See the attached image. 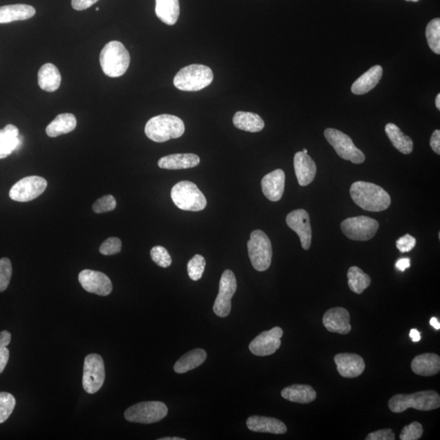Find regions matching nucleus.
<instances>
[{"label": "nucleus", "instance_id": "obj_35", "mask_svg": "<svg viewBox=\"0 0 440 440\" xmlns=\"http://www.w3.org/2000/svg\"><path fill=\"white\" fill-rule=\"evenodd\" d=\"M426 36L428 39L430 49L435 54H440V19H435L430 21L426 30Z\"/></svg>", "mask_w": 440, "mask_h": 440}, {"label": "nucleus", "instance_id": "obj_11", "mask_svg": "<svg viewBox=\"0 0 440 440\" xmlns=\"http://www.w3.org/2000/svg\"><path fill=\"white\" fill-rule=\"evenodd\" d=\"M104 379V369L102 357L98 354H90L86 356L82 375V386L86 393L95 394L101 390Z\"/></svg>", "mask_w": 440, "mask_h": 440}, {"label": "nucleus", "instance_id": "obj_17", "mask_svg": "<svg viewBox=\"0 0 440 440\" xmlns=\"http://www.w3.org/2000/svg\"><path fill=\"white\" fill-rule=\"evenodd\" d=\"M338 372L343 378H355L361 375L365 369L362 357L353 353H341L334 356Z\"/></svg>", "mask_w": 440, "mask_h": 440}, {"label": "nucleus", "instance_id": "obj_19", "mask_svg": "<svg viewBox=\"0 0 440 440\" xmlns=\"http://www.w3.org/2000/svg\"><path fill=\"white\" fill-rule=\"evenodd\" d=\"M285 184V172L281 169L268 173L261 181V186H262L265 197L272 202L280 201L283 194H284Z\"/></svg>", "mask_w": 440, "mask_h": 440}, {"label": "nucleus", "instance_id": "obj_10", "mask_svg": "<svg viewBox=\"0 0 440 440\" xmlns=\"http://www.w3.org/2000/svg\"><path fill=\"white\" fill-rule=\"evenodd\" d=\"M378 229V222L367 216L348 218L341 224L344 235L353 241H369L375 236Z\"/></svg>", "mask_w": 440, "mask_h": 440}, {"label": "nucleus", "instance_id": "obj_30", "mask_svg": "<svg viewBox=\"0 0 440 440\" xmlns=\"http://www.w3.org/2000/svg\"><path fill=\"white\" fill-rule=\"evenodd\" d=\"M180 12L178 0H156V15L165 24L175 25L180 16Z\"/></svg>", "mask_w": 440, "mask_h": 440}, {"label": "nucleus", "instance_id": "obj_14", "mask_svg": "<svg viewBox=\"0 0 440 440\" xmlns=\"http://www.w3.org/2000/svg\"><path fill=\"white\" fill-rule=\"evenodd\" d=\"M283 330L275 327L261 333L250 343V351L258 356H267L274 354L281 345V338Z\"/></svg>", "mask_w": 440, "mask_h": 440}, {"label": "nucleus", "instance_id": "obj_53", "mask_svg": "<svg viewBox=\"0 0 440 440\" xmlns=\"http://www.w3.org/2000/svg\"><path fill=\"white\" fill-rule=\"evenodd\" d=\"M159 440H185V439L183 438H178V437H165V438H162L159 439Z\"/></svg>", "mask_w": 440, "mask_h": 440}, {"label": "nucleus", "instance_id": "obj_50", "mask_svg": "<svg viewBox=\"0 0 440 440\" xmlns=\"http://www.w3.org/2000/svg\"><path fill=\"white\" fill-rule=\"evenodd\" d=\"M410 338L413 340V342H419L421 340V334L419 332H418L417 329H413L410 330Z\"/></svg>", "mask_w": 440, "mask_h": 440}, {"label": "nucleus", "instance_id": "obj_55", "mask_svg": "<svg viewBox=\"0 0 440 440\" xmlns=\"http://www.w3.org/2000/svg\"><path fill=\"white\" fill-rule=\"evenodd\" d=\"M303 152H304V154H308V150L306 149H303Z\"/></svg>", "mask_w": 440, "mask_h": 440}, {"label": "nucleus", "instance_id": "obj_18", "mask_svg": "<svg viewBox=\"0 0 440 440\" xmlns=\"http://www.w3.org/2000/svg\"><path fill=\"white\" fill-rule=\"evenodd\" d=\"M350 314L343 308H331L325 313L323 324L329 332L347 334L351 332Z\"/></svg>", "mask_w": 440, "mask_h": 440}, {"label": "nucleus", "instance_id": "obj_26", "mask_svg": "<svg viewBox=\"0 0 440 440\" xmlns=\"http://www.w3.org/2000/svg\"><path fill=\"white\" fill-rule=\"evenodd\" d=\"M38 82L39 88L42 90L54 93L60 88L62 76L56 65L47 63L39 69Z\"/></svg>", "mask_w": 440, "mask_h": 440}, {"label": "nucleus", "instance_id": "obj_39", "mask_svg": "<svg viewBox=\"0 0 440 440\" xmlns=\"http://www.w3.org/2000/svg\"><path fill=\"white\" fill-rule=\"evenodd\" d=\"M12 273L10 259L3 258L0 259V293L5 291L10 286Z\"/></svg>", "mask_w": 440, "mask_h": 440}, {"label": "nucleus", "instance_id": "obj_22", "mask_svg": "<svg viewBox=\"0 0 440 440\" xmlns=\"http://www.w3.org/2000/svg\"><path fill=\"white\" fill-rule=\"evenodd\" d=\"M413 372L417 375L430 377L437 375L440 370V357L434 353H426L413 360Z\"/></svg>", "mask_w": 440, "mask_h": 440}, {"label": "nucleus", "instance_id": "obj_7", "mask_svg": "<svg viewBox=\"0 0 440 440\" xmlns=\"http://www.w3.org/2000/svg\"><path fill=\"white\" fill-rule=\"evenodd\" d=\"M247 249L253 268L259 272L269 268L272 264L273 247L267 234L261 230L253 231L247 242Z\"/></svg>", "mask_w": 440, "mask_h": 440}, {"label": "nucleus", "instance_id": "obj_5", "mask_svg": "<svg viewBox=\"0 0 440 440\" xmlns=\"http://www.w3.org/2000/svg\"><path fill=\"white\" fill-rule=\"evenodd\" d=\"M214 80V75L207 65L194 64L181 69L174 78V85L178 90L198 91L206 89Z\"/></svg>", "mask_w": 440, "mask_h": 440}, {"label": "nucleus", "instance_id": "obj_20", "mask_svg": "<svg viewBox=\"0 0 440 440\" xmlns=\"http://www.w3.org/2000/svg\"><path fill=\"white\" fill-rule=\"evenodd\" d=\"M294 165L296 177L299 185L308 186L314 181L316 165L314 161L308 154L298 152L294 155Z\"/></svg>", "mask_w": 440, "mask_h": 440}, {"label": "nucleus", "instance_id": "obj_33", "mask_svg": "<svg viewBox=\"0 0 440 440\" xmlns=\"http://www.w3.org/2000/svg\"><path fill=\"white\" fill-rule=\"evenodd\" d=\"M385 132L396 150L404 154H411L413 149L412 139L404 135L397 126L389 124L386 126Z\"/></svg>", "mask_w": 440, "mask_h": 440}, {"label": "nucleus", "instance_id": "obj_29", "mask_svg": "<svg viewBox=\"0 0 440 440\" xmlns=\"http://www.w3.org/2000/svg\"><path fill=\"white\" fill-rule=\"evenodd\" d=\"M76 126L77 120L75 115L68 113H62L47 126L46 133L49 137L55 138L73 132Z\"/></svg>", "mask_w": 440, "mask_h": 440}, {"label": "nucleus", "instance_id": "obj_40", "mask_svg": "<svg viewBox=\"0 0 440 440\" xmlns=\"http://www.w3.org/2000/svg\"><path fill=\"white\" fill-rule=\"evenodd\" d=\"M424 428L419 422L413 421L411 424L404 426L400 439L402 440H417L422 437Z\"/></svg>", "mask_w": 440, "mask_h": 440}, {"label": "nucleus", "instance_id": "obj_52", "mask_svg": "<svg viewBox=\"0 0 440 440\" xmlns=\"http://www.w3.org/2000/svg\"><path fill=\"white\" fill-rule=\"evenodd\" d=\"M435 106L439 111H440V94L437 95V99H435Z\"/></svg>", "mask_w": 440, "mask_h": 440}, {"label": "nucleus", "instance_id": "obj_21", "mask_svg": "<svg viewBox=\"0 0 440 440\" xmlns=\"http://www.w3.org/2000/svg\"><path fill=\"white\" fill-rule=\"evenodd\" d=\"M246 426L254 432L282 435L287 431L284 422L273 417L252 416L248 418Z\"/></svg>", "mask_w": 440, "mask_h": 440}, {"label": "nucleus", "instance_id": "obj_37", "mask_svg": "<svg viewBox=\"0 0 440 440\" xmlns=\"http://www.w3.org/2000/svg\"><path fill=\"white\" fill-rule=\"evenodd\" d=\"M206 268V260L201 255H196L192 258L187 265L189 277L191 280L197 281L202 278Z\"/></svg>", "mask_w": 440, "mask_h": 440}, {"label": "nucleus", "instance_id": "obj_36", "mask_svg": "<svg viewBox=\"0 0 440 440\" xmlns=\"http://www.w3.org/2000/svg\"><path fill=\"white\" fill-rule=\"evenodd\" d=\"M16 406V399L8 392H0V424L10 417Z\"/></svg>", "mask_w": 440, "mask_h": 440}, {"label": "nucleus", "instance_id": "obj_6", "mask_svg": "<svg viewBox=\"0 0 440 440\" xmlns=\"http://www.w3.org/2000/svg\"><path fill=\"white\" fill-rule=\"evenodd\" d=\"M171 195L173 202L183 211H201L207 207L206 197L193 182L177 183Z\"/></svg>", "mask_w": 440, "mask_h": 440}, {"label": "nucleus", "instance_id": "obj_43", "mask_svg": "<svg viewBox=\"0 0 440 440\" xmlns=\"http://www.w3.org/2000/svg\"><path fill=\"white\" fill-rule=\"evenodd\" d=\"M416 239L411 235L406 234L396 241V247L402 253L410 252L416 246Z\"/></svg>", "mask_w": 440, "mask_h": 440}, {"label": "nucleus", "instance_id": "obj_24", "mask_svg": "<svg viewBox=\"0 0 440 440\" xmlns=\"http://www.w3.org/2000/svg\"><path fill=\"white\" fill-rule=\"evenodd\" d=\"M200 158L194 154H176L163 157L159 161V167L167 170L189 169L197 167Z\"/></svg>", "mask_w": 440, "mask_h": 440}, {"label": "nucleus", "instance_id": "obj_15", "mask_svg": "<svg viewBox=\"0 0 440 440\" xmlns=\"http://www.w3.org/2000/svg\"><path fill=\"white\" fill-rule=\"evenodd\" d=\"M78 281L86 291L101 296L111 294L113 285L106 274L93 270L86 269L78 275Z\"/></svg>", "mask_w": 440, "mask_h": 440}, {"label": "nucleus", "instance_id": "obj_47", "mask_svg": "<svg viewBox=\"0 0 440 440\" xmlns=\"http://www.w3.org/2000/svg\"><path fill=\"white\" fill-rule=\"evenodd\" d=\"M10 360V350L7 347H0V374L3 372Z\"/></svg>", "mask_w": 440, "mask_h": 440}, {"label": "nucleus", "instance_id": "obj_38", "mask_svg": "<svg viewBox=\"0 0 440 440\" xmlns=\"http://www.w3.org/2000/svg\"><path fill=\"white\" fill-rule=\"evenodd\" d=\"M152 260L161 268H168L172 263L171 255L163 246H154L150 251Z\"/></svg>", "mask_w": 440, "mask_h": 440}, {"label": "nucleus", "instance_id": "obj_28", "mask_svg": "<svg viewBox=\"0 0 440 440\" xmlns=\"http://www.w3.org/2000/svg\"><path fill=\"white\" fill-rule=\"evenodd\" d=\"M283 398L291 402L309 404L316 398V392L309 385H291L281 391Z\"/></svg>", "mask_w": 440, "mask_h": 440}, {"label": "nucleus", "instance_id": "obj_51", "mask_svg": "<svg viewBox=\"0 0 440 440\" xmlns=\"http://www.w3.org/2000/svg\"><path fill=\"white\" fill-rule=\"evenodd\" d=\"M430 324L431 326H433V327L435 329H438L439 330L440 329V323H439V321H438V319H437V318H435V317L431 318V319L430 321Z\"/></svg>", "mask_w": 440, "mask_h": 440}, {"label": "nucleus", "instance_id": "obj_48", "mask_svg": "<svg viewBox=\"0 0 440 440\" xmlns=\"http://www.w3.org/2000/svg\"><path fill=\"white\" fill-rule=\"evenodd\" d=\"M11 342V334L8 331L0 332V347H7Z\"/></svg>", "mask_w": 440, "mask_h": 440}, {"label": "nucleus", "instance_id": "obj_9", "mask_svg": "<svg viewBox=\"0 0 440 440\" xmlns=\"http://www.w3.org/2000/svg\"><path fill=\"white\" fill-rule=\"evenodd\" d=\"M325 137L330 143L337 154L344 160L350 161L352 163H363L365 160L364 152L358 149L347 135L334 128L325 130Z\"/></svg>", "mask_w": 440, "mask_h": 440}, {"label": "nucleus", "instance_id": "obj_16", "mask_svg": "<svg viewBox=\"0 0 440 440\" xmlns=\"http://www.w3.org/2000/svg\"><path fill=\"white\" fill-rule=\"evenodd\" d=\"M286 224L299 235L303 249L309 250L312 244V232L308 213L303 209L292 211L286 217Z\"/></svg>", "mask_w": 440, "mask_h": 440}, {"label": "nucleus", "instance_id": "obj_8", "mask_svg": "<svg viewBox=\"0 0 440 440\" xmlns=\"http://www.w3.org/2000/svg\"><path fill=\"white\" fill-rule=\"evenodd\" d=\"M167 405L159 402H141L126 409L124 416L126 421L136 424H151L162 421L167 417Z\"/></svg>", "mask_w": 440, "mask_h": 440}, {"label": "nucleus", "instance_id": "obj_4", "mask_svg": "<svg viewBox=\"0 0 440 440\" xmlns=\"http://www.w3.org/2000/svg\"><path fill=\"white\" fill-rule=\"evenodd\" d=\"M390 410L400 413L408 408L420 411H430L440 407V396L437 391H424L411 395L399 394L393 396L389 403Z\"/></svg>", "mask_w": 440, "mask_h": 440}, {"label": "nucleus", "instance_id": "obj_45", "mask_svg": "<svg viewBox=\"0 0 440 440\" xmlns=\"http://www.w3.org/2000/svg\"><path fill=\"white\" fill-rule=\"evenodd\" d=\"M99 0H72V7L77 11H84L98 2Z\"/></svg>", "mask_w": 440, "mask_h": 440}, {"label": "nucleus", "instance_id": "obj_56", "mask_svg": "<svg viewBox=\"0 0 440 440\" xmlns=\"http://www.w3.org/2000/svg\"><path fill=\"white\" fill-rule=\"evenodd\" d=\"M95 10L99 11V8H95Z\"/></svg>", "mask_w": 440, "mask_h": 440}, {"label": "nucleus", "instance_id": "obj_44", "mask_svg": "<svg viewBox=\"0 0 440 440\" xmlns=\"http://www.w3.org/2000/svg\"><path fill=\"white\" fill-rule=\"evenodd\" d=\"M395 435L391 429H384L374 431L365 438L366 440H394Z\"/></svg>", "mask_w": 440, "mask_h": 440}, {"label": "nucleus", "instance_id": "obj_13", "mask_svg": "<svg viewBox=\"0 0 440 440\" xmlns=\"http://www.w3.org/2000/svg\"><path fill=\"white\" fill-rule=\"evenodd\" d=\"M238 288L236 277L231 270H226L220 281L219 294H218L213 311L216 315L222 318L228 316L232 309V299Z\"/></svg>", "mask_w": 440, "mask_h": 440}, {"label": "nucleus", "instance_id": "obj_25", "mask_svg": "<svg viewBox=\"0 0 440 440\" xmlns=\"http://www.w3.org/2000/svg\"><path fill=\"white\" fill-rule=\"evenodd\" d=\"M383 69L380 65L370 68L361 76L351 86V91L355 95H364L373 90L378 84L382 77Z\"/></svg>", "mask_w": 440, "mask_h": 440}, {"label": "nucleus", "instance_id": "obj_27", "mask_svg": "<svg viewBox=\"0 0 440 440\" xmlns=\"http://www.w3.org/2000/svg\"><path fill=\"white\" fill-rule=\"evenodd\" d=\"M19 130L16 126L8 124L0 130V159H6L20 145Z\"/></svg>", "mask_w": 440, "mask_h": 440}, {"label": "nucleus", "instance_id": "obj_12", "mask_svg": "<svg viewBox=\"0 0 440 440\" xmlns=\"http://www.w3.org/2000/svg\"><path fill=\"white\" fill-rule=\"evenodd\" d=\"M47 187V182L45 178L37 176L25 177L12 187L10 197L15 202L33 201L45 193Z\"/></svg>", "mask_w": 440, "mask_h": 440}, {"label": "nucleus", "instance_id": "obj_3", "mask_svg": "<svg viewBox=\"0 0 440 440\" xmlns=\"http://www.w3.org/2000/svg\"><path fill=\"white\" fill-rule=\"evenodd\" d=\"M130 62L129 51L119 41L108 43L100 55V63L104 75L111 78L123 76L128 71Z\"/></svg>", "mask_w": 440, "mask_h": 440}, {"label": "nucleus", "instance_id": "obj_46", "mask_svg": "<svg viewBox=\"0 0 440 440\" xmlns=\"http://www.w3.org/2000/svg\"><path fill=\"white\" fill-rule=\"evenodd\" d=\"M430 146L431 147V149L433 150L435 154H437L438 155L440 154V130H435V132H433L432 136H431V138H430Z\"/></svg>", "mask_w": 440, "mask_h": 440}, {"label": "nucleus", "instance_id": "obj_54", "mask_svg": "<svg viewBox=\"0 0 440 440\" xmlns=\"http://www.w3.org/2000/svg\"><path fill=\"white\" fill-rule=\"evenodd\" d=\"M406 1H411V2L417 3V2L419 1V0H406Z\"/></svg>", "mask_w": 440, "mask_h": 440}, {"label": "nucleus", "instance_id": "obj_1", "mask_svg": "<svg viewBox=\"0 0 440 440\" xmlns=\"http://www.w3.org/2000/svg\"><path fill=\"white\" fill-rule=\"evenodd\" d=\"M350 194L357 206L367 211H386L391 202L389 193L373 183L356 181L352 184Z\"/></svg>", "mask_w": 440, "mask_h": 440}, {"label": "nucleus", "instance_id": "obj_41", "mask_svg": "<svg viewBox=\"0 0 440 440\" xmlns=\"http://www.w3.org/2000/svg\"><path fill=\"white\" fill-rule=\"evenodd\" d=\"M117 202L115 198L112 195L104 196V197L99 198L97 202L93 204V209L97 214H102L104 212H110L116 208Z\"/></svg>", "mask_w": 440, "mask_h": 440}, {"label": "nucleus", "instance_id": "obj_32", "mask_svg": "<svg viewBox=\"0 0 440 440\" xmlns=\"http://www.w3.org/2000/svg\"><path fill=\"white\" fill-rule=\"evenodd\" d=\"M207 354L206 351L198 348V349L192 350L187 352L186 354L181 357L174 365V370L177 373H185L198 368L202 364L207 360Z\"/></svg>", "mask_w": 440, "mask_h": 440}, {"label": "nucleus", "instance_id": "obj_2", "mask_svg": "<svg viewBox=\"0 0 440 440\" xmlns=\"http://www.w3.org/2000/svg\"><path fill=\"white\" fill-rule=\"evenodd\" d=\"M185 126L180 117L171 115H161L147 121L145 132L148 138L157 143H163L184 135Z\"/></svg>", "mask_w": 440, "mask_h": 440}, {"label": "nucleus", "instance_id": "obj_23", "mask_svg": "<svg viewBox=\"0 0 440 440\" xmlns=\"http://www.w3.org/2000/svg\"><path fill=\"white\" fill-rule=\"evenodd\" d=\"M36 8L27 4H12L0 7V24L25 21L36 15Z\"/></svg>", "mask_w": 440, "mask_h": 440}, {"label": "nucleus", "instance_id": "obj_34", "mask_svg": "<svg viewBox=\"0 0 440 440\" xmlns=\"http://www.w3.org/2000/svg\"><path fill=\"white\" fill-rule=\"evenodd\" d=\"M347 278L349 288L356 294H362L371 284V278L356 266L348 270Z\"/></svg>", "mask_w": 440, "mask_h": 440}, {"label": "nucleus", "instance_id": "obj_31", "mask_svg": "<svg viewBox=\"0 0 440 440\" xmlns=\"http://www.w3.org/2000/svg\"><path fill=\"white\" fill-rule=\"evenodd\" d=\"M233 124L238 129L248 132H259L264 128V121L254 113L239 111L235 113Z\"/></svg>", "mask_w": 440, "mask_h": 440}, {"label": "nucleus", "instance_id": "obj_42", "mask_svg": "<svg viewBox=\"0 0 440 440\" xmlns=\"http://www.w3.org/2000/svg\"><path fill=\"white\" fill-rule=\"evenodd\" d=\"M121 250V242L119 238H110L106 240L100 247V252L104 255L119 254Z\"/></svg>", "mask_w": 440, "mask_h": 440}, {"label": "nucleus", "instance_id": "obj_49", "mask_svg": "<svg viewBox=\"0 0 440 440\" xmlns=\"http://www.w3.org/2000/svg\"><path fill=\"white\" fill-rule=\"evenodd\" d=\"M410 259L408 258H403L399 259L397 262H396L395 267L400 270V272H404L405 270L410 268Z\"/></svg>", "mask_w": 440, "mask_h": 440}]
</instances>
